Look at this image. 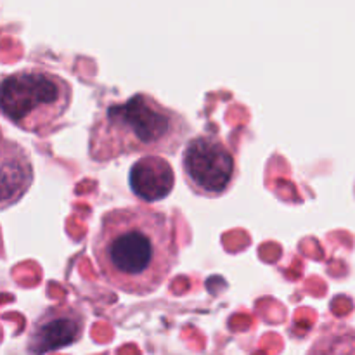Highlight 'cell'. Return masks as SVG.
<instances>
[{"label": "cell", "instance_id": "obj_1", "mask_svg": "<svg viewBox=\"0 0 355 355\" xmlns=\"http://www.w3.org/2000/svg\"><path fill=\"white\" fill-rule=\"evenodd\" d=\"M92 253L107 284L137 297L155 293L179 262L172 218L141 205L106 211L94 236Z\"/></svg>", "mask_w": 355, "mask_h": 355}, {"label": "cell", "instance_id": "obj_2", "mask_svg": "<svg viewBox=\"0 0 355 355\" xmlns=\"http://www.w3.org/2000/svg\"><path fill=\"white\" fill-rule=\"evenodd\" d=\"M189 134L187 120L148 94L110 104L90 128L89 156L97 163L128 155H175Z\"/></svg>", "mask_w": 355, "mask_h": 355}, {"label": "cell", "instance_id": "obj_3", "mask_svg": "<svg viewBox=\"0 0 355 355\" xmlns=\"http://www.w3.org/2000/svg\"><path fill=\"white\" fill-rule=\"evenodd\" d=\"M71 83L40 68L0 78V114L30 134H47L71 106Z\"/></svg>", "mask_w": 355, "mask_h": 355}, {"label": "cell", "instance_id": "obj_4", "mask_svg": "<svg viewBox=\"0 0 355 355\" xmlns=\"http://www.w3.org/2000/svg\"><path fill=\"white\" fill-rule=\"evenodd\" d=\"M182 173L198 196L218 198L238 177V165L229 146L218 135L200 134L189 139L182 151Z\"/></svg>", "mask_w": 355, "mask_h": 355}, {"label": "cell", "instance_id": "obj_5", "mask_svg": "<svg viewBox=\"0 0 355 355\" xmlns=\"http://www.w3.org/2000/svg\"><path fill=\"white\" fill-rule=\"evenodd\" d=\"M82 331L83 315L71 305H55L35 321L30 333V350L42 355L62 349L75 343Z\"/></svg>", "mask_w": 355, "mask_h": 355}, {"label": "cell", "instance_id": "obj_6", "mask_svg": "<svg viewBox=\"0 0 355 355\" xmlns=\"http://www.w3.org/2000/svg\"><path fill=\"white\" fill-rule=\"evenodd\" d=\"M30 153L17 142L0 139V210L12 207L33 184Z\"/></svg>", "mask_w": 355, "mask_h": 355}, {"label": "cell", "instance_id": "obj_7", "mask_svg": "<svg viewBox=\"0 0 355 355\" xmlns=\"http://www.w3.org/2000/svg\"><path fill=\"white\" fill-rule=\"evenodd\" d=\"M128 186L139 200L155 203L172 193L175 186V173L163 156H142L132 165Z\"/></svg>", "mask_w": 355, "mask_h": 355}, {"label": "cell", "instance_id": "obj_8", "mask_svg": "<svg viewBox=\"0 0 355 355\" xmlns=\"http://www.w3.org/2000/svg\"><path fill=\"white\" fill-rule=\"evenodd\" d=\"M309 355H355V329H338L322 335Z\"/></svg>", "mask_w": 355, "mask_h": 355}, {"label": "cell", "instance_id": "obj_9", "mask_svg": "<svg viewBox=\"0 0 355 355\" xmlns=\"http://www.w3.org/2000/svg\"><path fill=\"white\" fill-rule=\"evenodd\" d=\"M0 139H2V134H0Z\"/></svg>", "mask_w": 355, "mask_h": 355}, {"label": "cell", "instance_id": "obj_10", "mask_svg": "<svg viewBox=\"0 0 355 355\" xmlns=\"http://www.w3.org/2000/svg\"><path fill=\"white\" fill-rule=\"evenodd\" d=\"M354 193H355V186H354Z\"/></svg>", "mask_w": 355, "mask_h": 355}]
</instances>
